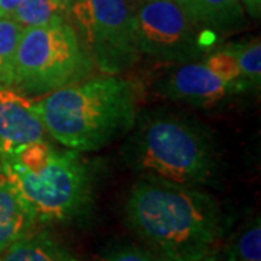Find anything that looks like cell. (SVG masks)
<instances>
[{
    "label": "cell",
    "mask_w": 261,
    "mask_h": 261,
    "mask_svg": "<svg viewBox=\"0 0 261 261\" xmlns=\"http://www.w3.org/2000/svg\"><path fill=\"white\" fill-rule=\"evenodd\" d=\"M141 56L163 64L199 61L211 48L174 0H144L134 8Z\"/></svg>",
    "instance_id": "cell-7"
},
{
    "label": "cell",
    "mask_w": 261,
    "mask_h": 261,
    "mask_svg": "<svg viewBox=\"0 0 261 261\" xmlns=\"http://www.w3.org/2000/svg\"><path fill=\"white\" fill-rule=\"evenodd\" d=\"M20 0H0V18L9 16L13 9L19 5Z\"/></svg>",
    "instance_id": "cell-20"
},
{
    "label": "cell",
    "mask_w": 261,
    "mask_h": 261,
    "mask_svg": "<svg viewBox=\"0 0 261 261\" xmlns=\"http://www.w3.org/2000/svg\"><path fill=\"white\" fill-rule=\"evenodd\" d=\"M0 173H2V163H0Z\"/></svg>",
    "instance_id": "cell-23"
},
{
    "label": "cell",
    "mask_w": 261,
    "mask_h": 261,
    "mask_svg": "<svg viewBox=\"0 0 261 261\" xmlns=\"http://www.w3.org/2000/svg\"><path fill=\"white\" fill-rule=\"evenodd\" d=\"M96 261H155V258L142 245L118 244L103 251Z\"/></svg>",
    "instance_id": "cell-18"
},
{
    "label": "cell",
    "mask_w": 261,
    "mask_h": 261,
    "mask_svg": "<svg viewBox=\"0 0 261 261\" xmlns=\"http://www.w3.org/2000/svg\"><path fill=\"white\" fill-rule=\"evenodd\" d=\"M237 57L241 79L247 89L258 87L261 83V44L254 38L245 42H231L225 45Z\"/></svg>",
    "instance_id": "cell-16"
},
{
    "label": "cell",
    "mask_w": 261,
    "mask_h": 261,
    "mask_svg": "<svg viewBox=\"0 0 261 261\" xmlns=\"http://www.w3.org/2000/svg\"><path fill=\"white\" fill-rule=\"evenodd\" d=\"M140 97V87L132 80L90 75L34 99V109L60 145L93 152L128 135L138 118Z\"/></svg>",
    "instance_id": "cell-2"
},
{
    "label": "cell",
    "mask_w": 261,
    "mask_h": 261,
    "mask_svg": "<svg viewBox=\"0 0 261 261\" xmlns=\"http://www.w3.org/2000/svg\"><path fill=\"white\" fill-rule=\"evenodd\" d=\"M0 261H80V258L51 232L34 229L2 252Z\"/></svg>",
    "instance_id": "cell-12"
},
{
    "label": "cell",
    "mask_w": 261,
    "mask_h": 261,
    "mask_svg": "<svg viewBox=\"0 0 261 261\" xmlns=\"http://www.w3.org/2000/svg\"><path fill=\"white\" fill-rule=\"evenodd\" d=\"M142 2H144V0H128V3H129V5H130V6H132V8H135V6H138L140 3H142Z\"/></svg>",
    "instance_id": "cell-21"
},
{
    "label": "cell",
    "mask_w": 261,
    "mask_h": 261,
    "mask_svg": "<svg viewBox=\"0 0 261 261\" xmlns=\"http://www.w3.org/2000/svg\"><path fill=\"white\" fill-rule=\"evenodd\" d=\"M47 130L34 109V99L13 87H0V155L47 140Z\"/></svg>",
    "instance_id": "cell-9"
},
{
    "label": "cell",
    "mask_w": 261,
    "mask_h": 261,
    "mask_svg": "<svg viewBox=\"0 0 261 261\" xmlns=\"http://www.w3.org/2000/svg\"><path fill=\"white\" fill-rule=\"evenodd\" d=\"M25 28L10 16L0 18V87H12L13 64Z\"/></svg>",
    "instance_id": "cell-15"
},
{
    "label": "cell",
    "mask_w": 261,
    "mask_h": 261,
    "mask_svg": "<svg viewBox=\"0 0 261 261\" xmlns=\"http://www.w3.org/2000/svg\"><path fill=\"white\" fill-rule=\"evenodd\" d=\"M205 37H226L245 27L241 0H174Z\"/></svg>",
    "instance_id": "cell-10"
},
{
    "label": "cell",
    "mask_w": 261,
    "mask_h": 261,
    "mask_svg": "<svg viewBox=\"0 0 261 261\" xmlns=\"http://www.w3.org/2000/svg\"><path fill=\"white\" fill-rule=\"evenodd\" d=\"M96 70L67 16L27 28L19 39L12 87L29 97H42L79 83Z\"/></svg>",
    "instance_id": "cell-5"
},
{
    "label": "cell",
    "mask_w": 261,
    "mask_h": 261,
    "mask_svg": "<svg viewBox=\"0 0 261 261\" xmlns=\"http://www.w3.org/2000/svg\"><path fill=\"white\" fill-rule=\"evenodd\" d=\"M57 2H58V3H61V5H67V2H68V0H57Z\"/></svg>",
    "instance_id": "cell-22"
},
{
    "label": "cell",
    "mask_w": 261,
    "mask_h": 261,
    "mask_svg": "<svg viewBox=\"0 0 261 261\" xmlns=\"http://www.w3.org/2000/svg\"><path fill=\"white\" fill-rule=\"evenodd\" d=\"M160 93L170 100L192 105H214L237 93L231 84L214 74L203 61L178 64L159 84Z\"/></svg>",
    "instance_id": "cell-8"
},
{
    "label": "cell",
    "mask_w": 261,
    "mask_h": 261,
    "mask_svg": "<svg viewBox=\"0 0 261 261\" xmlns=\"http://www.w3.org/2000/svg\"><path fill=\"white\" fill-rule=\"evenodd\" d=\"M0 163L38 224H73L92 212L94 173L82 152L44 140L2 154Z\"/></svg>",
    "instance_id": "cell-3"
},
{
    "label": "cell",
    "mask_w": 261,
    "mask_h": 261,
    "mask_svg": "<svg viewBox=\"0 0 261 261\" xmlns=\"http://www.w3.org/2000/svg\"><path fill=\"white\" fill-rule=\"evenodd\" d=\"M29 206L0 173V254L37 228Z\"/></svg>",
    "instance_id": "cell-11"
},
{
    "label": "cell",
    "mask_w": 261,
    "mask_h": 261,
    "mask_svg": "<svg viewBox=\"0 0 261 261\" xmlns=\"http://www.w3.org/2000/svg\"><path fill=\"white\" fill-rule=\"evenodd\" d=\"M65 16L99 71L119 75L141 60L135 13L128 0H68Z\"/></svg>",
    "instance_id": "cell-6"
},
{
    "label": "cell",
    "mask_w": 261,
    "mask_h": 261,
    "mask_svg": "<svg viewBox=\"0 0 261 261\" xmlns=\"http://www.w3.org/2000/svg\"><path fill=\"white\" fill-rule=\"evenodd\" d=\"M203 63L214 74L221 77L228 84H231L237 92L247 90L243 79H241V71H240L237 57L233 56L232 51H229L226 47L209 51L205 56Z\"/></svg>",
    "instance_id": "cell-17"
},
{
    "label": "cell",
    "mask_w": 261,
    "mask_h": 261,
    "mask_svg": "<svg viewBox=\"0 0 261 261\" xmlns=\"http://www.w3.org/2000/svg\"><path fill=\"white\" fill-rule=\"evenodd\" d=\"M9 16L25 29L34 28L65 18V6L57 0H20Z\"/></svg>",
    "instance_id": "cell-14"
},
{
    "label": "cell",
    "mask_w": 261,
    "mask_h": 261,
    "mask_svg": "<svg viewBox=\"0 0 261 261\" xmlns=\"http://www.w3.org/2000/svg\"><path fill=\"white\" fill-rule=\"evenodd\" d=\"M122 147L125 164L141 177L183 186L212 185L221 157L211 130L181 113L152 111L138 115Z\"/></svg>",
    "instance_id": "cell-4"
},
{
    "label": "cell",
    "mask_w": 261,
    "mask_h": 261,
    "mask_svg": "<svg viewBox=\"0 0 261 261\" xmlns=\"http://www.w3.org/2000/svg\"><path fill=\"white\" fill-rule=\"evenodd\" d=\"M123 215L155 261H218L229 226L211 193L151 177L130 187Z\"/></svg>",
    "instance_id": "cell-1"
},
{
    "label": "cell",
    "mask_w": 261,
    "mask_h": 261,
    "mask_svg": "<svg viewBox=\"0 0 261 261\" xmlns=\"http://www.w3.org/2000/svg\"><path fill=\"white\" fill-rule=\"evenodd\" d=\"M221 261H261V224L260 216L245 224L224 244Z\"/></svg>",
    "instance_id": "cell-13"
},
{
    "label": "cell",
    "mask_w": 261,
    "mask_h": 261,
    "mask_svg": "<svg viewBox=\"0 0 261 261\" xmlns=\"http://www.w3.org/2000/svg\"><path fill=\"white\" fill-rule=\"evenodd\" d=\"M245 12L251 16L252 19H260L261 15V0H241Z\"/></svg>",
    "instance_id": "cell-19"
}]
</instances>
